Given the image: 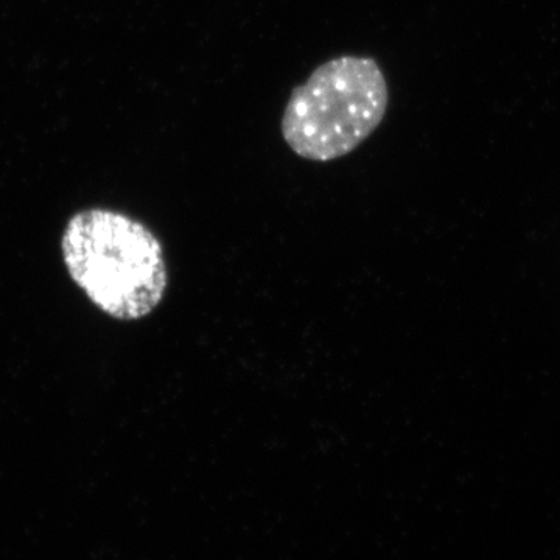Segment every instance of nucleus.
Instances as JSON below:
<instances>
[{
	"label": "nucleus",
	"instance_id": "1",
	"mask_svg": "<svg viewBox=\"0 0 560 560\" xmlns=\"http://www.w3.org/2000/svg\"><path fill=\"white\" fill-rule=\"evenodd\" d=\"M61 248L70 278L106 315L142 319L164 300V250L140 221L116 210H81L69 220Z\"/></svg>",
	"mask_w": 560,
	"mask_h": 560
},
{
	"label": "nucleus",
	"instance_id": "2",
	"mask_svg": "<svg viewBox=\"0 0 560 560\" xmlns=\"http://www.w3.org/2000/svg\"><path fill=\"white\" fill-rule=\"evenodd\" d=\"M388 84L372 58L340 57L313 70L291 92L282 136L304 160L329 162L352 153L385 119Z\"/></svg>",
	"mask_w": 560,
	"mask_h": 560
}]
</instances>
